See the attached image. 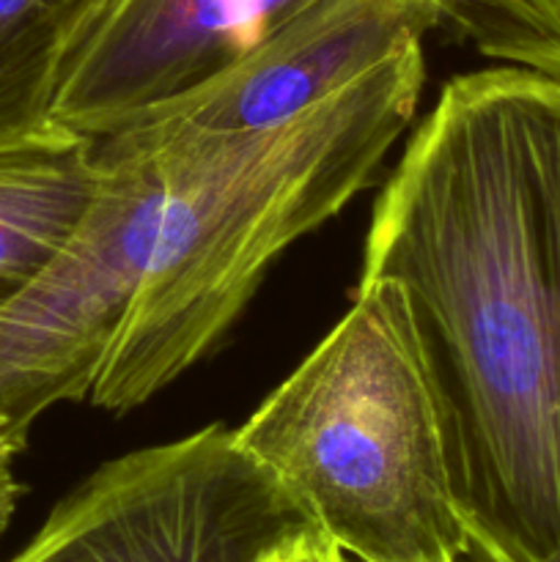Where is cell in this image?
Returning a JSON list of instances; mask_svg holds the SVG:
<instances>
[{"mask_svg":"<svg viewBox=\"0 0 560 562\" xmlns=\"http://www.w3.org/2000/svg\"><path fill=\"white\" fill-rule=\"evenodd\" d=\"M97 184L53 261L0 311V423L16 434L91 401L143 280L165 195V151L135 132L93 140Z\"/></svg>","mask_w":560,"mask_h":562,"instance_id":"cell-4","label":"cell"},{"mask_svg":"<svg viewBox=\"0 0 560 562\" xmlns=\"http://www.w3.org/2000/svg\"><path fill=\"white\" fill-rule=\"evenodd\" d=\"M236 437L349 558H470L432 387L388 280L357 283L349 313Z\"/></svg>","mask_w":560,"mask_h":562,"instance_id":"cell-3","label":"cell"},{"mask_svg":"<svg viewBox=\"0 0 560 562\" xmlns=\"http://www.w3.org/2000/svg\"><path fill=\"white\" fill-rule=\"evenodd\" d=\"M434 27L439 0H322L217 77L126 130L247 132L283 124L421 47Z\"/></svg>","mask_w":560,"mask_h":562,"instance_id":"cell-7","label":"cell"},{"mask_svg":"<svg viewBox=\"0 0 560 562\" xmlns=\"http://www.w3.org/2000/svg\"><path fill=\"white\" fill-rule=\"evenodd\" d=\"M349 562H362V560H355V558H349ZM461 562H472L470 558H464V560H461Z\"/></svg>","mask_w":560,"mask_h":562,"instance_id":"cell-13","label":"cell"},{"mask_svg":"<svg viewBox=\"0 0 560 562\" xmlns=\"http://www.w3.org/2000/svg\"><path fill=\"white\" fill-rule=\"evenodd\" d=\"M401 291L472 562L560 554V82L453 77L373 206L360 283Z\"/></svg>","mask_w":560,"mask_h":562,"instance_id":"cell-1","label":"cell"},{"mask_svg":"<svg viewBox=\"0 0 560 562\" xmlns=\"http://www.w3.org/2000/svg\"><path fill=\"white\" fill-rule=\"evenodd\" d=\"M307 525L217 423L99 467L9 562H256Z\"/></svg>","mask_w":560,"mask_h":562,"instance_id":"cell-5","label":"cell"},{"mask_svg":"<svg viewBox=\"0 0 560 562\" xmlns=\"http://www.w3.org/2000/svg\"><path fill=\"white\" fill-rule=\"evenodd\" d=\"M322 0H104L77 42L49 121L108 137L217 77Z\"/></svg>","mask_w":560,"mask_h":562,"instance_id":"cell-6","label":"cell"},{"mask_svg":"<svg viewBox=\"0 0 560 562\" xmlns=\"http://www.w3.org/2000/svg\"><path fill=\"white\" fill-rule=\"evenodd\" d=\"M27 437L25 434H16L11 428H5L0 423V536L5 532V527L14 519L16 503H20L22 486L16 481V459L25 450Z\"/></svg>","mask_w":560,"mask_h":562,"instance_id":"cell-12","label":"cell"},{"mask_svg":"<svg viewBox=\"0 0 560 562\" xmlns=\"http://www.w3.org/2000/svg\"><path fill=\"white\" fill-rule=\"evenodd\" d=\"M439 27L486 58L560 82V0H439Z\"/></svg>","mask_w":560,"mask_h":562,"instance_id":"cell-10","label":"cell"},{"mask_svg":"<svg viewBox=\"0 0 560 562\" xmlns=\"http://www.w3.org/2000/svg\"><path fill=\"white\" fill-rule=\"evenodd\" d=\"M423 77L421 44L283 124L126 130L163 146L165 195L91 404L124 415L201 362L272 263L371 184L415 115Z\"/></svg>","mask_w":560,"mask_h":562,"instance_id":"cell-2","label":"cell"},{"mask_svg":"<svg viewBox=\"0 0 560 562\" xmlns=\"http://www.w3.org/2000/svg\"><path fill=\"white\" fill-rule=\"evenodd\" d=\"M104 0H0V140L44 130L60 77Z\"/></svg>","mask_w":560,"mask_h":562,"instance_id":"cell-9","label":"cell"},{"mask_svg":"<svg viewBox=\"0 0 560 562\" xmlns=\"http://www.w3.org/2000/svg\"><path fill=\"white\" fill-rule=\"evenodd\" d=\"M93 184V137L47 124L0 140V311L66 245Z\"/></svg>","mask_w":560,"mask_h":562,"instance_id":"cell-8","label":"cell"},{"mask_svg":"<svg viewBox=\"0 0 560 562\" xmlns=\"http://www.w3.org/2000/svg\"><path fill=\"white\" fill-rule=\"evenodd\" d=\"M256 562H349V554L316 525L291 532Z\"/></svg>","mask_w":560,"mask_h":562,"instance_id":"cell-11","label":"cell"},{"mask_svg":"<svg viewBox=\"0 0 560 562\" xmlns=\"http://www.w3.org/2000/svg\"><path fill=\"white\" fill-rule=\"evenodd\" d=\"M552 562H560V554H558V558H555V560H552Z\"/></svg>","mask_w":560,"mask_h":562,"instance_id":"cell-14","label":"cell"}]
</instances>
